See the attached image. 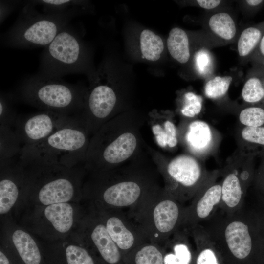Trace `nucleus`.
<instances>
[{"mask_svg":"<svg viewBox=\"0 0 264 264\" xmlns=\"http://www.w3.org/2000/svg\"><path fill=\"white\" fill-rule=\"evenodd\" d=\"M220 211L202 225L218 248L224 262L261 264L260 221L256 209H245L243 207L232 214Z\"/></svg>","mask_w":264,"mask_h":264,"instance_id":"nucleus-1","label":"nucleus"},{"mask_svg":"<svg viewBox=\"0 0 264 264\" xmlns=\"http://www.w3.org/2000/svg\"><path fill=\"white\" fill-rule=\"evenodd\" d=\"M19 159L26 175V196L41 205L68 202L81 194L82 172L78 166Z\"/></svg>","mask_w":264,"mask_h":264,"instance_id":"nucleus-2","label":"nucleus"},{"mask_svg":"<svg viewBox=\"0 0 264 264\" xmlns=\"http://www.w3.org/2000/svg\"><path fill=\"white\" fill-rule=\"evenodd\" d=\"M87 132L81 120L76 118L38 144L22 149L19 159L78 166L86 160L89 145Z\"/></svg>","mask_w":264,"mask_h":264,"instance_id":"nucleus-3","label":"nucleus"},{"mask_svg":"<svg viewBox=\"0 0 264 264\" xmlns=\"http://www.w3.org/2000/svg\"><path fill=\"white\" fill-rule=\"evenodd\" d=\"M19 98L39 109L69 116L84 108L86 95L77 85L61 78L38 74L26 78L18 89Z\"/></svg>","mask_w":264,"mask_h":264,"instance_id":"nucleus-4","label":"nucleus"},{"mask_svg":"<svg viewBox=\"0 0 264 264\" xmlns=\"http://www.w3.org/2000/svg\"><path fill=\"white\" fill-rule=\"evenodd\" d=\"M76 15L77 10L41 13L30 2L4 34L3 41L6 45L18 48L46 46Z\"/></svg>","mask_w":264,"mask_h":264,"instance_id":"nucleus-5","label":"nucleus"},{"mask_svg":"<svg viewBox=\"0 0 264 264\" xmlns=\"http://www.w3.org/2000/svg\"><path fill=\"white\" fill-rule=\"evenodd\" d=\"M184 207L165 190L153 194L129 217L141 230L148 242L162 245L180 228Z\"/></svg>","mask_w":264,"mask_h":264,"instance_id":"nucleus-6","label":"nucleus"},{"mask_svg":"<svg viewBox=\"0 0 264 264\" xmlns=\"http://www.w3.org/2000/svg\"><path fill=\"white\" fill-rule=\"evenodd\" d=\"M83 51L77 32L67 24L43 52L37 74L60 78L81 72L83 65Z\"/></svg>","mask_w":264,"mask_h":264,"instance_id":"nucleus-7","label":"nucleus"},{"mask_svg":"<svg viewBox=\"0 0 264 264\" xmlns=\"http://www.w3.org/2000/svg\"><path fill=\"white\" fill-rule=\"evenodd\" d=\"M166 191L180 203L192 199L211 171L195 156H176L162 169Z\"/></svg>","mask_w":264,"mask_h":264,"instance_id":"nucleus-8","label":"nucleus"},{"mask_svg":"<svg viewBox=\"0 0 264 264\" xmlns=\"http://www.w3.org/2000/svg\"><path fill=\"white\" fill-rule=\"evenodd\" d=\"M220 173L221 198L219 209L232 214L243 207L247 189L253 179V170L245 153L239 149L228 158Z\"/></svg>","mask_w":264,"mask_h":264,"instance_id":"nucleus-9","label":"nucleus"},{"mask_svg":"<svg viewBox=\"0 0 264 264\" xmlns=\"http://www.w3.org/2000/svg\"><path fill=\"white\" fill-rule=\"evenodd\" d=\"M220 170L211 173L192 199L184 207L180 228L188 229L209 220L217 212L221 198V181H218Z\"/></svg>","mask_w":264,"mask_h":264,"instance_id":"nucleus-10","label":"nucleus"},{"mask_svg":"<svg viewBox=\"0 0 264 264\" xmlns=\"http://www.w3.org/2000/svg\"><path fill=\"white\" fill-rule=\"evenodd\" d=\"M76 118L77 116L43 110L26 116H18L14 129L22 149L38 144Z\"/></svg>","mask_w":264,"mask_h":264,"instance_id":"nucleus-11","label":"nucleus"},{"mask_svg":"<svg viewBox=\"0 0 264 264\" xmlns=\"http://www.w3.org/2000/svg\"><path fill=\"white\" fill-rule=\"evenodd\" d=\"M152 194H146L140 183L126 180L99 185L94 196L100 210L136 208Z\"/></svg>","mask_w":264,"mask_h":264,"instance_id":"nucleus-12","label":"nucleus"},{"mask_svg":"<svg viewBox=\"0 0 264 264\" xmlns=\"http://www.w3.org/2000/svg\"><path fill=\"white\" fill-rule=\"evenodd\" d=\"M97 214L124 256L148 242L136 224L121 210H99Z\"/></svg>","mask_w":264,"mask_h":264,"instance_id":"nucleus-13","label":"nucleus"},{"mask_svg":"<svg viewBox=\"0 0 264 264\" xmlns=\"http://www.w3.org/2000/svg\"><path fill=\"white\" fill-rule=\"evenodd\" d=\"M0 214L4 215L13 207L20 196H26L27 180L19 161L0 167Z\"/></svg>","mask_w":264,"mask_h":264,"instance_id":"nucleus-14","label":"nucleus"},{"mask_svg":"<svg viewBox=\"0 0 264 264\" xmlns=\"http://www.w3.org/2000/svg\"><path fill=\"white\" fill-rule=\"evenodd\" d=\"M116 102L115 93L109 86L98 85L92 89L85 100L87 116L84 120L80 119L87 131L96 129L110 115Z\"/></svg>","mask_w":264,"mask_h":264,"instance_id":"nucleus-15","label":"nucleus"},{"mask_svg":"<svg viewBox=\"0 0 264 264\" xmlns=\"http://www.w3.org/2000/svg\"><path fill=\"white\" fill-rule=\"evenodd\" d=\"M86 226L87 242L95 248L107 264H120L124 256L110 236L98 214L87 220Z\"/></svg>","mask_w":264,"mask_h":264,"instance_id":"nucleus-16","label":"nucleus"},{"mask_svg":"<svg viewBox=\"0 0 264 264\" xmlns=\"http://www.w3.org/2000/svg\"><path fill=\"white\" fill-rule=\"evenodd\" d=\"M186 143L196 156L203 157L213 152L219 142V135L206 122L195 120L188 126Z\"/></svg>","mask_w":264,"mask_h":264,"instance_id":"nucleus-17","label":"nucleus"},{"mask_svg":"<svg viewBox=\"0 0 264 264\" xmlns=\"http://www.w3.org/2000/svg\"><path fill=\"white\" fill-rule=\"evenodd\" d=\"M185 229L179 228L161 245L164 264H193L195 252Z\"/></svg>","mask_w":264,"mask_h":264,"instance_id":"nucleus-18","label":"nucleus"},{"mask_svg":"<svg viewBox=\"0 0 264 264\" xmlns=\"http://www.w3.org/2000/svg\"><path fill=\"white\" fill-rule=\"evenodd\" d=\"M45 220L60 234H66L72 228L74 210L68 202L55 203L45 206L43 212Z\"/></svg>","mask_w":264,"mask_h":264,"instance_id":"nucleus-19","label":"nucleus"},{"mask_svg":"<svg viewBox=\"0 0 264 264\" xmlns=\"http://www.w3.org/2000/svg\"><path fill=\"white\" fill-rule=\"evenodd\" d=\"M11 240L22 260L25 264H40L41 255L33 238L27 232L16 229L12 234Z\"/></svg>","mask_w":264,"mask_h":264,"instance_id":"nucleus-20","label":"nucleus"},{"mask_svg":"<svg viewBox=\"0 0 264 264\" xmlns=\"http://www.w3.org/2000/svg\"><path fill=\"white\" fill-rule=\"evenodd\" d=\"M124 264H164L162 246L145 242L124 256Z\"/></svg>","mask_w":264,"mask_h":264,"instance_id":"nucleus-21","label":"nucleus"},{"mask_svg":"<svg viewBox=\"0 0 264 264\" xmlns=\"http://www.w3.org/2000/svg\"><path fill=\"white\" fill-rule=\"evenodd\" d=\"M0 167L19 159L21 146L14 128L0 126Z\"/></svg>","mask_w":264,"mask_h":264,"instance_id":"nucleus-22","label":"nucleus"},{"mask_svg":"<svg viewBox=\"0 0 264 264\" xmlns=\"http://www.w3.org/2000/svg\"><path fill=\"white\" fill-rule=\"evenodd\" d=\"M170 54L181 64L188 62L190 57L189 40L186 33L178 27L172 28L167 41Z\"/></svg>","mask_w":264,"mask_h":264,"instance_id":"nucleus-23","label":"nucleus"},{"mask_svg":"<svg viewBox=\"0 0 264 264\" xmlns=\"http://www.w3.org/2000/svg\"><path fill=\"white\" fill-rule=\"evenodd\" d=\"M208 25L215 35L224 40H232L236 33L235 22L232 17L226 12H219L211 16Z\"/></svg>","mask_w":264,"mask_h":264,"instance_id":"nucleus-24","label":"nucleus"},{"mask_svg":"<svg viewBox=\"0 0 264 264\" xmlns=\"http://www.w3.org/2000/svg\"><path fill=\"white\" fill-rule=\"evenodd\" d=\"M140 40L143 57L152 61L158 60L164 49L162 39L151 30L145 29L140 34Z\"/></svg>","mask_w":264,"mask_h":264,"instance_id":"nucleus-25","label":"nucleus"},{"mask_svg":"<svg viewBox=\"0 0 264 264\" xmlns=\"http://www.w3.org/2000/svg\"><path fill=\"white\" fill-rule=\"evenodd\" d=\"M152 131L160 147L173 148L177 144L176 129L171 120L167 119L154 124Z\"/></svg>","mask_w":264,"mask_h":264,"instance_id":"nucleus-26","label":"nucleus"},{"mask_svg":"<svg viewBox=\"0 0 264 264\" xmlns=\"http://www.w3.org/2000/svg\"><path fill=\"white\" fill-rule=\"evenodd\" d=\"M261 38L260 30L255 27L245 28L238 40L237 49L241 57L248 55L254 49Z\"/></svg>","mask_w":264,"mask_h":264,"instance_id":"nucleus-27","label":"nucleus"},{"mask_svg":"<svg viewBox=\"0 0 264 264\" xmlns=\"http://www.w3.org/2000/svg\"><path fill=\"white\" fill-rule=\"evenodd\" d=\"M231 76H216L209 80L204 87V93L206 97L217 99L224 96L232 82Z\"/></svg>","mask_w":264,"mask_h":264,"instance_id":"nucleus-28","label":"nucleus"},{"mask_svg":"<svg viewBox=\"0 0 264 264\" xmlns=\"http://www.w3.org/2000/svg\"><path fill=\"white\" fill-rule=\"evenodd\" d=\"M12 96L1 93L0 97V126L14 127L18 118L14 110Z\"/></svg>","mask_w":264,"mask_h":264,"instance_id":"nucleus-29","label":"nucleus"},{"mask_svg":"<svg viewBox=\"0 0 264 264\" xmlns=\"http://www.w3.org/2000/svg\"><path fill=\"white\" fill-rule=\"evenodd\" d=\"M242 96L248 103L260 101L264 96V89L260 80L257 77L249 78L243 87Z\"/></svg>","mask_w":264,"mask_h":264,"instance_id":"nucleus-30","label":"nucleus"},{"mask_svg":"<svg viewBox=\"0 0 264 264\" xmlns=\"http://www.w3.org/2000/svg\"><path fill=\"white\" fill-rule=\"evenodd\" d=\"M35 4L42 5L45 13L66 12L77 10L80 1L71 0H43L32 1Z\"/></svg>","mask_w":264,"mask_h":264,"instance_id":"nucleus-31","label":"nucleus"},{"mask_svg":"<svg viewBox=\"0 0 264 264\" xmlns=\"http://www.w3.org/2000/svg\"><path fill=\"white\" fill-rule=\"evenodd\" d=\"M65 255L68 264H95L88 250L78 245H68L65 249Z\"/></svg>","mask_w":264,"mask_h":264,"instance_id":"nucleus-32","label":"nucleus"},{"mask_svg":"<svg viewBox=\"0 0 264 264\" xmlns=\"http://www.w3.org/2000/svg\"><path fill=\"white\" fill-rule=\"evenodd\" d=\"M240 123L245 127H260L264 124V110L260 107H249L240 113Z\"/></svg>","mask_w":264,"mask_h":264,"instance_id":"nucleus-33","label":"nucleus"},{"mask_svg":"<svg viewBox=\"0 0 264 264\" xmlns=\"http://www.w3.org/2000/svg\"><path fill=\"white\" fill-rule=\"evenodd\" d=\"M183 105L181 112L186 117H194L198 114L202 108V97L192 92L186 93L184 95Z\"/></svg>","mask_w":264,"mask_h":264,"instance_id":"nucleus-34","label":"nucleus"},{"mask_svg":"<svg viewBox=\"0 0 264 264\" xmlns=\"http://www.w3.org/2000/svg\"><path fill=\"white\" fill-rule=\"evenodd\" d=\"M241 136L244 141L264 145V127H245L241 131Z\"/></svg>","mask_w":264,"mask_h":264,"instance_id":"nucleus-35","label":"nucleus"},{"mask_svg":"<svg viewBox=\"0 0 264 264\" xmlns=\"http://www.w3.org/2000/svg\"><path fill=\"white\" fill-rule=\"evenodd\" d=\"M195 61L196 68L200 74H207L211 70L212 60L207 50L201 49L198 51L195 56Z\"/></svg>","mask_w":264,"mask_h":264,"instance_id":"nucleus-36","label":"nucleus"},{"mask_svg":"<svg viewBox=\"0 0 264 264\" xmlns=\"http://www.w3.org/2000/svg\"><path fill=\"white\" fill-rule=\"evenodd\" d=\"M256 209L258 212L260 221V235L261 244V262L264 264V199Z\"/></svg>","mask_w":264,"mask_h":264,"instance_id":"nucleus-37","label":"nucleus"},{"mask_svg":"<svg viewBox=\"0 0 264 264\" xmlns=\"http://www.w3.org/2000/svg\"><path fill=\"white\" fill-rule=\"evenodd\" d=\"M255 179L257 187L264 199V166L257 174Z\"/></svg>","mask_w":264,"mask_h":264,"instance_id":"nucleus-38","label":"nucleus"},{"mask_svg":"<svg viewBox=\"0 0 264 264\" xmlns=\"http://www.w3.org/2000/svg\"><path fill=\"white\" fill-rule=\"evenodd\" d=\"M221 0H198L197 3L201 7L206 9H212L221 3Z\"/></svg>","mask_w":264,"mask_h":264,"instance_id":"nucleus-39","label":"nucleus"},{"mask_svg":"<svg viewBox=\"0 0 264 264\" xmlns=\"http://www.w3.org/2000/svg\"><path fill=\"white\" fill-rule=\"evenodd\" d=\"M0 264H10L7 257L1 250L0 251Z\"/></svg>","mask_w":264,"mask_h":264,"instance_id":"nucleus-40","label":"nucleus"},{"mask_svg":"<svg viewBox=\"0 0 264 264\" xmlns=\"http://www.w3.org/2000/svg\"><path fill=\"white\" fill-rule=\"evenodd\" d=\"M246 3L252 6H257L259 4H260L262 2L263 0H246Z\"/></svg>","mask_w":264,"mask_h":264,"instance_id":"nucleus-41","label":"nucleus"},{"mask_svg":"<svg viewBox=\"0 0 264 264\" xmlns=\"http://www.w3.org/2000/svg\"><path fill=\"white\" fill-rule=\"evenodd\" d=\"M260 49L261 53L264 56V35L261 39Z\"/></svg>","mask_w":264,"mask_h":264,"instance_id":"nucleus-42","label":"nucleus"}]
</instances>
